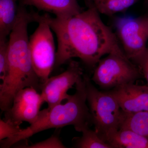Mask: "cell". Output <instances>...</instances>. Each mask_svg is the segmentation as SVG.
Masks as SVG:
<instances>
[{"label":"cell","instance_id":"cell-2","mask_svg":"<svg viewBox=\"0 0 148 148\" xmlns=\"http://www.w3.org/2000/svg\"><path fill=\"white\" fill-rule=\"evenodd\" d=\"M19 2L18 15L8 39V68L0 85V108L3 112L12 105L17 92L27 87L40 88L39 78L35 72L29 47V24L35 21L34 12H29Z\"/></svg>","mask_w":148,"mask_h":148},{"label":"cell","instance_id":"cell-8","mask_svg":"<svg viewBox=\"0 0 148 148\" xmlns=\"http://www.w3.org/2000/svg\"><path fill=\"white\" fill-rule=\"evenodd\" d=\"M83 75L79 62L70 60L65 71L49 78L40 88L41 94L45 102L47 103L48 108H51L67 100L70 95L67 92Z\"/></svg>","mask_w":148,"mask_h":148},{"label":"cell","instance_id":"cell-10","mask_svg":"<svg viewBox=\"0 0 148 148\" xmlns=\"http://www.w3.org/2000/svg\"><path fill=\"white\" fill-rule=\"evenodd\" d=\"M126 113L148 111V86L126 84L109 90Z\"/></svg>","mask_w":148,"mask_h":148},{"label":"cell","instance_id":"cell-15","mask_svg":"<svg viewBox=\"0 0 148 148\" xmlns=\"http://www.w3.org/2000/svg\"><path fill=\"white\" fill-rule=\"evenodd\" d=\"M138 0H85L86 5L93 6L99 13L112 16L124 12Z\"/></svg>","mask_w":148,"mask_h":148},{"label":"cell","instance_id":"cell-1","mask_svg":"<svg viewBox=\"0 0 148 148\" xmlns=\"http://www.w3.org/2000/svg\"><path fill=\"white\" fill-rule=\"evenodd\" d=\"M87 6L86 10L66 18L45 14L57 38L55 68L77 58L88 68L95 69L104 55L123 52L115 34L104 24L100 13Z\"/></svg>","mask_w":148,"mask_h":148},{"label":"cell","instance_id":"cell-6","mask_svg":"<svg viewBox=\"0 0 148 148\" xmlns=\"http://www.w3.org/2000/svg\"><path fill=\"white\" fill-rule=\"evenodd\" d=\"M35 21L38 26L29 38V47L33 67L41 86L54 68L56 51L52 29L45 14L35 12Z\"/></svg>","mask_w":148,"mask_h":148},{"label":"cell","instance_id":"cell-14","mask_svg":"<svg viewBox=\"0 0 148 148\" xmlns=\"http://www.w3.org/2000/svg\"><path fill=\"white\" fill-rule=\"evenodd\" d=\"M119 129L130 130L148 138V111L126 113L121 110Z\"/></svg>","mask_w":148,"mask_h":148},{"label":"cell","instance_id":"cell-21","mask_svg":"<svg viewBox=\"0 0 148 148\" xmlns=\"http://www.w3.org/2000/svg\"><path fill=\"white\" fill-rule=\"evenodd\" d=\"M144 3L148 10V0H144Z\"/></svg>","mask_w":148,"mask_h":148},{"label":"cell","instance_id":"cell-5","mask_svg":"<svg viewBox=\"0 0 148 148\" xmlns=\"http://www.w3.org/2000/svg\"><path fill=\"white\" fill-rule=\"evenodd\" d=\"M143 77L140 68L124 52H113L98 62L91 79L102 90L107 91L134 83Z\"/></svg>","mask_w":148,"mask_h":148},{"label":"cell","instance_id":"cell-4","mask_svg":"<svg viewBox=\"0 0 148 148\" xmlns=\"http://www.w3.org/2000/svg\"><path fill=\"white\" fill-rule=\"evenodd\" d=\"M86 99L94 130L107 142L110 136L119 129L121 110L110 92L100 91L87 75H83Z\"/></svg>","mask_w":148,"mask_h":148},{"label":"cell","instance_id":"cell-18","mask_svg":"<svg viewBox=\"0 0 148 148\" xmlns=\"http://www.w3.org/2000/svg\"><path fill=\"white\" fill-rule=\"evenodd\" d=\"M25 148H66L60 140L58 133L53 134L50 138L39 143L31 145H23L18 147Z\"/></svg>","mask_w":148,"mask_h":148},{"label":"cell","instance_id":"cell-9","mask_svg":"<svg viewBox=\"0 0 148 148\" xmlns=\"http://www.w3.org/2000/svg\"><path fill=\"white\" fill-rule=\"evenodd\" d=\"M45 103L41 94L33 87H27L17 92L12 105L5 112L4 120L17 125L23 122L33 124L38 118L41 107Z\"/></svg>","mask_w":148,"mask_h":148},{"label":"cell","instance_id":"cell-20","mask_svg":"<svg viewBox=\"0 0 148 148\" xmlns=\"http://www.w3.org/2000/svg\"><path fill=\"white\" fill-rule=\"evenodd\" d=\"M135 64L140 68L143 77L145 79L148 86V47H147L145 52Z\"/></svg>","mask_w":148,"mask_h":148},{"label":"cell","instance_id":"cell-16","mask_svg":"<svg viewBox=\"0 0 148 148\" xmlns=\"http://www.w3.org/2000/svg\"><path fill=\"white\" fill-rule=\"evenodd\" d=\"M82 136L75 137L74 141L73 148H112V146L103 140L95 130L87 127L82 130Z\"/></svg>","mask_w":148,"mask_h":148},{"label":"cell","instance_id":"cell-13","mask_svg":"<svg viewBox=\"0 0 148 148\" xmlns=\"http://www.w3.org/2000/svg\"><path fill=\"white\" fill-rule=\"evenodd\" d=\"M17 0H0V38H7L15 26L18 15Z\"/></svg>","mask_w":148,"mask_h":148},{"label":"cell","instance_id":"cell-19","mask_svg":"<svg viewBox=\"0 0 148 148\" xmlns=\"http://www.w3.org/2000/svg\"><path fill=\"white\" fill-rule=\"evenodd\" d=\"M20 125L5 120H0V140L10 139L21 132Z\"/></svg>","mask_w":148,"mask_h":148},{"label":"cell","instance_id":"cell-17","mask_svg":"<svg viewBox=\"0 0 148 148\" xmlns=\"http://www.w3.org/2000/svg\"><path fill=\"white\" fill-rule=\"evenodd\" d=\"M8 68V40L0 38V79L2 81Z\"/></svg>","mask_w":148,"mask_h":148},{"label":"cell","instance_id":"cell-11","mask_svg":"<svg viewBox=\"0 0 148 148\" xmlns=\"http://www.w3.org/2000/svg\"><path fill=\"white\" fill-rule=\"evenodd\" d=\"M25 6L35 7L38 10L55 14L57 18H66L82 11L77 0H19Z\"/></svg>","mask_w":148,"mask_h":148},{"label":"cell","instance_id":"cell-7","mask_svg":"<svg viewBox=\"0 0 148 148\" xmlns=\"http://www.w3.org/2000/svg\"><path fill=\"white\" fill-rule=\"evenodd\" d=\"M116 34L123 51L134 64L147 49L148 40V14L117 19Z\"/></svg>","mask_w":148,"mask_h":148},{"label":"cell","instance_id":"cell-3","mask_svg":"<svg viewBox=\"0 0 148 148\" xmlns=\"http://www.w3.org/2000/svg\"><path fill=\"white\" fill-rule=\"evenodd\" d=\"M76 91L70 95L64 103H59L41 111L38 120L29 127L22 129L17 135L1 141V147L10 148L21 140L46 130L72 125L82 132L92 124L86 99V88L83 76L75 84Z\"/></svg>","mask_w":148,"mask_h":148},{"label":"cell","instance_id":"cell-12","mask_svg":"<svg viewBox=\"0 0 148 148\" xmlns=\"http://www.w3.org/2000/svg\"><path fill=\"white\" fill-rule=\"evenodd\" d=\"M112 148H148V138L130 130L119 129L107 141Z\"/></svg>","mask_w":148,"mask_h":148}]
</instances>
